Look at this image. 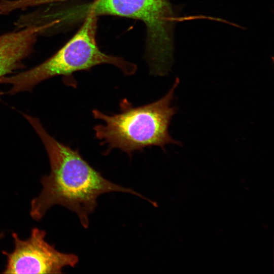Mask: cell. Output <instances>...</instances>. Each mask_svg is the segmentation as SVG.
Instances as JSON below:
<instances>
[{
  "instance_id": "cell-1",
  "label": "cell",
  "mask_w": 274,
  "mask_h": 274,
  "mask_svg": "<svg viewBox=\"0 0 274 274\" xmlns=\"http://www.w3.org/2000/svg\"><path fill=\"white\" fill-rule=\"evenodd\" d=\"M40 137L48 154L49 174L42 176L40 194L31 199L30 215L41 220L53 206H62L76 213L82 226L87 228L89 216L97 206L98 197L105 193H130L153 202L134 190L114 184L102 176L79 153L50 135L40 120L23 114Z\"/></svg>"
},
{
  "instance_id": "cell-2",
  "label": "cell",
  "mask_w": 274,
  "mask_h": 274,
  "mask_svg": "<svg viewBox=\"0 0 274 274\" xmlns=\"http://www.w3.org/2000/svg\"><path fill=\"white\" fill-rule=\"evenodd\" d=\"M179 84L176 78L169 91L161 98L142 106L134 107L126 99L120 103L121 112L107 115L97 109L92 111L94 118L104 122L94 126L96 139L107 145L108 154L113 149H119L130 157L135 151L146 147L158 146L164 151L168 144L181 146L173 139L168 128L177 108L171 105L175 89Z\"/></svg>"
},
{
  "instance_id": "cell-3",
  "label": "cell",
  "mask_w": 274,
  "mask_h": 274,
  "mask_svg": "<svg viewBox=\"0 0 274 274\" xmlns=\"http://www.w3.org/2000/svg\"><path fill=\"white\" fill-rule=\"evenodd\" d=\"M182 8L174 6L169 0H96L81 11L85 17L110 15L143 21L147 28L146 59L150 74L162 76L174 61L176 24L197 18L179 16Z\"/></svg>"
},
{
  "instance_id": "cell-4",
  "label": "cell",
  "mask_w": 274,
  "mask_h": 274,
  "mask_svg": "<svg viewBox=\"0 0 274 274\" xmlns=\"http://www.w3.org/2000/svg\"><path fill=\"white\" fill-rule=\"evenodd\" d=\"M97 23V16L87 15L78 32L51 57L29 70L0 79V84L11 86L3 94L29 91L50 78L68 76L101 64L115 65L126 76L134 74L137 70L136 64L122 57L105 54L99 49L96 41Z\"/></svg>"
},
{
  "instance_id": "cell-5",
  "label": "cell",
  "mask_w": 274,
  "mask_h": 274,
  "mask_svg": "<svg viewBox=\"0 0 274 274\" xmlns=\"http://www.w3.org/2000/svg\"><path fill=\"white\" fill-rule=\"evenodd\" d=\"M46 232L38 227L31 230L29 237L21 239L12 232L14 249L2 251L6 257L3 273H62L66 266L74 267L79 257L72 253L58 251L45 240Z\"/></svg>"
},
{
  "instance_id": "cell-6",
  "label": "cell",
  "mask_w": 274,
  "mask_h": 274,
  "mask_svg": "<svg viewBox=\"0 0 274 274\" xmlns=\"http://www.w3.org/2000/svg\"><path fill=\"white\" fill-rule=\"evenodd\" d=\"M57 23L56 20L0 35V79L21 67L31 53L39 33Z\"/></svg>"
},
{
  "instance_id": "cell-7",
  "label": "cell",
  "mask_w": 274,
  "mask_h": 274,
  "mask_svg": "<svg viewBox=\"0 0 274 274\" xmlns=\"http://www.w3.org/2000/svg\"><path fill=\"white\" fill-rule=\"evenodd\" d=\"M65 1L67 0H7L6 7L8 11L12 12L17 10Z\"/></svg>"
},
{
  "instance_id": "cell-8",
  "label": "cell",
  "mask_w": 274,
  "mask_h": 274,
  "mask_svg": "<svg viewBox=\"0 0 274 274\" xmlns=\"http://www.w3.org/2000/svg\"><path fill=\"white\" fill-rule=\"evenodd\" d=\"M4 237V234L3 232H0V239Z\"/></svg>"
}]
</instances>
